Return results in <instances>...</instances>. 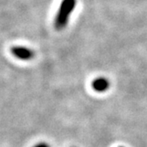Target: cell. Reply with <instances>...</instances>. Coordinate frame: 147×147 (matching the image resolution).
<instances>
[{"label":"cell","instance_id":"obj_2","mask_svg":"<svg viewBox=\"0 0 147 147\" xmlns=\"http://www.w3.org/2000/svg\"><path fill=\"white\" fill-rule=\"evenodd\" d=\"M10 51L15 58L20 60H31L35 57L34 51L25 46H13L11 47Z\"/></svg>","mask_w":147,"mask_h":147},{"label":"cell","instance_id":"obj_5","mask_svg":"<svg viewBox=\"0 0 147 147\" xmlns=\"http://www.w3.org/2000/svg\"><path fill=\"white\" fill-rule=\"evenodd\" d=\"M120 147H123V146H120Z\"/></svg>","mask_w":147,"mask_h":147},{"label":"cell","instance_id":"obj_4","mask_svg":"<svg viewBox=\"0 0 147 147\" xmlns=\"http://www.w3.org/2000/svg\"><path fill=\"white\" fill-rule=\"evenodd\" d=\"M34 147H50V146L45 143H40V144H38L36 145H35Z\"/></svg>","mask_w":147,"mask_h":147},{"label":"cell","instance_id":"obj_1","mask_svg":"<svg viewBox=\"0 0 147 147\" xmlns=\"http://www.w3.org/2000/svg\"><path fill=\"white\" fill-rule=\"evenodd\" d=\"M76 0H62L54 20V27L57 30L65 28L68 23L70 14L76 5Z\"/></svg>","mask_w":147,"mask_h":147},{"label":"cell","instance_id":"obj_3","mask_svg":"<svg viewBox=\"0 0 147 147\" xmlns=\"http://www.w3.org/2000/svg\"><path fill=\"white\" fill-rule=\"evenodd\" d=\"M91 87L97 92H105L110 88V82L106 77H98L92 81Z\"/></svg>","mask_w":147,"mask_h":147}]
</instances>
